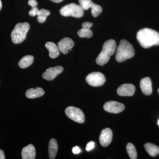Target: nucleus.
<instances>
[{
    "instance_id": "18",
    "label": "nucleus",
    "mask_w": 159,
    "mask_h": 159,
    "mask_svg": "<svg viewBox=\"0 0 159 159\" xmlns=\"http://www.w3.org/2000/svg\"><path fill=\"white\" fill-rule=\"evenodd\" d=\"M58 150V145L55 139H51L49 143L48 152L50 159H54L57 155Z\"/></svg>"
},
{
    "instance_id": "11",
    "label": "nucleus",
    "mask_w": 159,
    "mask_h": 159,
    "mask_svg": "<svg viewBox=\"0 0 159 159\" xmlns=\"http://www.w3.org/2000/svg\"><path fill=\"white\" fill-rule=\"evenodd\" d=\"M74 45V43L73 40L68 37L62 39L57 43L60 51L63 54H67L70 50H72Z\"/></svg>"
},
{
    "instance_id": "22",
    "label": "nucleus",
    "mask_w": 159,
    "mask_h": 159,
    "mask_svg": "<svg viewBox=\"0 0 159 159\" xmlns=\"http://www.w3.org/2000/svg\"><path fill=\"white\" fill-rule=\"evenodd\" d=\"M77 34L80 37L90 38L93 36V32L89 29L82 28L77 32Z\"/></svg>"
},
{
    "instance_id": "3",
    "label": "nucleus",
    "mask_w": 159,
    "mask_h": 159,
    "mask_svg": "<svg viewBox=\"0 0 159 159\" xmlns=\"http://www.w3.org/2000/svg\"><path fill=\"white\" fill-rule=\"evenodd\" d=\"M116 49V43L114 39H109L106 41L102 46V51L96 59L97 64L101 66L106 64L115 53Z\"/></svg>"
},
{
    "instance_id": "19",
    "label": "nucleus",
    "mask_w": 159,
    "mask_h": 159,
    "mask_svg": "<svg viewBox=\"0 0 159 159\" xmlns=\"http://www.w3.org/2000/svg\"><path fill=\"white\" fill-rule=\"evenodd\" d=\"M145 150L152 157H156L159 154V147L151 143H147L144 145Z\"/></svg>"
},
{
    "instance_id": "5",
    "label": "nucleus",
    "mask_w": 159,
    "mask_h": 159,
    "mask_svg": "<svg viewBox=\"0 0 159 159\" xmlns=\"http://www.w3.org/2000/svg\"><path fill=\"white\" fill-rule=\"evenodd\" d=\"M84 11L80 5L75 3H70L61 7L59 11L62 16L80 18L82 17L84 14Z\"/></svg>"
},
{
    "instance_id": "25",
    "label": "nucleus",
    "mask_w": 159,
    "mask_h": 159,
    "mask_svg": "<svg viewBox=\"0 0 159 159\" xmlns=\"http://www.w3.org/2000/svg\"><path fill=\"white\" fill-rule=\"evenodd\" d=\"M95 147V143L93 142H90L88 143L86 147V150L87 151H90L93 150Z\"/></svg>"
},
{
    "instance_id": "21",
    "label": "nucleus",
    "mask_w": 159,
    "mask_h": 159,
    "mask_svg": "<svg viewBox=\"0 0 159 159\" xmlns=\"http://www.w3.org/2000/svg\"><path fill=\"white\" fill-rule=\"evenodd\" d=\"M126 151L129 156L131 159H136L137 157V152L135 147L132 143H129L126 145Z\"/></svg>"
},
{
    "instance_id": "24",
    "label": "nucleus",
    "mask_w": 159,
    "mask_h": 159,
    "mask_svg": "<svg viewBox=\"0 0 159 159\" xmlns=\"http://www.w3.org/2000/svg\"><path fill=\"white\" fill-rule=\"evenodd\" d=\"M39 9L37 7H35L34 8H31V9L29 11V15L30 16H34L37 15L38 11Z\"/></svg>"
},
{
    "instance_id": "27",
    "label": "nucleus",
    "mask_w": 159,
    "mask_h": 159,
    "mask_svg": "<svg viewBox=\"0 0 159 159\" xmlns=\"http://www.w3.org/2000/svg\"><path fill=\"white\" fill-rule=\"evenodd\" d=\"M93 26V24L89 22H85L83 23L82 24V28H85V29H90Z\"/></svg>"
},
{
    "instance_id": "33",
    "label": "nucleus",
    "mask_w": 159,
    "mask_h": 159,
    "mask_svg": "<svg viewBox=\"0 0 159 159\" xmlns=\"http://www.w3.org/2000/svg\"><path fill=\"white\" fill-rule=\"evenodd\" d=\"M158 125H159V119L158 121Z\"/></svg>"
},
{
    "instance_id": "30",
    "label": "nucleus",
    "mask_w": 159,
    "mask_h": 159,
    "mask_svg": "<svg viewBox=\"0 0 159 159\" xmlns=\"http://www.w3.org/2000/svg\"><path fill=\"white\" fill-rule=\"evenodd\" d=\"M5 153L4 151L2 149H0V159H5Z\"/></svg>"
},
{
    "instance_id": "9",
    "label": "nucleus",
    "mask_w": 159,
    "mask_h": 159,
    "mask_svg": "<svg viewBox=\"0 0 159 159\" xmlns=\"http://www.w3.org/2000/svg\"><path fill=\"white\" fill-rule=\"evenodd\" d=\"M104 110L111 113L118 114L125 109V106L120 102L110 101L106 102L103 106Z\"/></svg>"
},
{
    "instance_id": "10",
    "label": "nucleus",
    "mask_w": 159,
    "mask_h": 159,
    "mask_svg": "<svg viewBox=\"0 0 159 159\" xmlns=\"http://www.w3.org/2000/svg\"><path fill=\"white\" fill-rule=\"evenodd\" d=\"M63 71V68L61 66H58L50 67L47 69L43 74L42 77L44 79L48 80H53L58 74H61Z\"/></svg>"
},
{
    "instance_id": "15",
    "label": "nucleus",
    "mask_w": 159,
    "mask_h": 159,
    "mask_svg": "<svg viewBox=\"0 0 159 159\" xmlns=\"http://www.w3.org/2000/svg\"><path fill=\"white\" fill-rule=\"evenodd\" d=\"M35 149L32 144L27 145L23 148L21 152L23 159H34L35 158Z\"/></svg>"
},
{
    "instance_id": "1",
    "label": "nucleus",
    "mask_w": 159,
    "mask_h": 159,
    "mask_svg": "<svg viewBox=\"0 0 159 159\" xmlns=\"http://www.w3.org/2000/svg\"><path fill=\"white\" fill-rule=\"evenodd\" d=\"M137 39L140 45L145 48L159 45V33L152 29H141L137 33Z\"/></svg>"
},
{
    "instance_id": "31",
    "label": "nucleus",
    "mask_w": 159,
    "mask_h": 159,
    "mask_svg": "<svg viewBox=\"0 0 159 159\" xmlns=\"http://www.w3.org/2000/svg\"><path fill=\"white\" fill-rule=\"evenodd\" d=\"M50 1L54 3H59L62 2L63 0H50Z\"/></svg>"
},
{
    "instance_id": "29",
    "label": "nucleus",
    "mask_w": 159,
    "mask_h": 159,
    "mask_svg": "<svg viewBox=\"0 0 159 159\" xmlns=\"http://www.w3.org/2000/svg\"><path fill=\"white\" fill-rule=\"evenodd\" d=\"M47 17H44L42 16H38L37 20L39 22L42 23L45 21Z\"/></svg>"
},
{
    "instance_id": "28",
    "label": "nucleus",
    "mask_w": 159,
    "mask_h": 159,
    "mask_svg": "<svg viewBox=\"0 0 159 159\" xmlns=\"http://www.w3.org/2000/svg\"><path fill=\"white\" fill-rule=\"evenodd\" d=\"M72 151H73V153L75 154H77L80 153L81 150H80V148H79V147L75 146V147L73 148V149H72Z\"/></svg>"
},
{
    "instance_id": "14",
    "label": "nucleus",
    "mask_w": 159,
    "mask_h": 159,
    "mask_svg": "<svg viewBox=\"0 0 159 159\" xmlns=\"http://www.w3.org/2000/svg\"><path fill=\"white\" fill-rule=\"evenodd\" d=\"M140 84L143 94L146 96H149L152 93V84L149 77H145L141 80Z\"/></svg>"
},
{
    "instance_id": "17",
    "label": "nucleus",
    "mask_w": 159,
    "mask_h": 159,
    "mask_svg": "<svg viewBox=\"0 0 159 159\" xmlns=\"http://www.w3.org/2000/svg\"><path fill=\"white\" fill-rule=\"evenodd\" d=\"M44 94V91L41 88H31L28 90L26 92V96L29 99H34L42 97Z\"/></svg>"
},
{
    "instance_id": "23",
    "label": "nucleus",
    "mask_w": 159,
    "mask_h": 159,
    "mask_svg": "<svg viewBox=\"0 0 159 159\" xmlns=\"http://www.w3.org/2000/svg\"><path fill=\"white\" fill-rule=\"evenodd\" d=\"M50 14V11L45 9H41L38 11L37 16H42L47 17Z\"/></svg>"
},
{
    "instance_id": "7",
    "label": "nucleus",
    "mask_w": 159,
    "mask_h": 159,
    "mask_svg": "<svg viewBox=\"0 0 159 159\" xmlns=\"http://www.w3.org/2000/svg\"><path fill=\"white\" fill-rule=\"evenodd\" d=\"M86 81L92 86L99 87L105 83L106 79L102 73L96 72L89 74L86 78Z\"/></svg>"
},
{
    "instance_id": "32",
    "label": "nucleus",
    "mask_w": 159,
    "mask_h": 159,
    "mask_svg": "<svg viewBox=\"0 0 159 159\" xmlns=\"http://www.w3.org/2000/svg\"><path fill=\"white\" fill-rule=\"evenodd\" d=\"M2 1L0 0V10L2 9Z\"/></svg>"
},
{
    "instance_id": "13",
    "label": "nucleus",
    "mask_w": 159,
    "mask_h": 159,
    "mask_svg": "<svg viewBox=\"0 0 159 159\" xmlns=\"http://www.w3.org/2000/svg\"><path fill=\"white\" fill-rule=\"evenodd\" d=\"M135 87L132 84H125L120 86L117 89V93L122 97H131L134 93Z\"/></svg>"
},
{
    "instance_id": "26",
    "label": "nucleus",
    "mask_w": 159,
    "mask_h": 159,
    "mask_svg": "<svg viewBox=\"0 0 159 159\" xmlns=\"http://www.w3.org/2000/svg\"><path fill=\"white\" fill-rule=\"evenodd\" d=\"M28 4L31 6V8L36 7L38 5L37 1L36 0H29Z\"/></svg>"
},
{
    "instance_id": "8",
    "label": "nucleus",
    "mask_w": 159,
    "mask_h": 159,
    "mask_svg": "<svg viewBox=\"0 0 159 159\" xmlns=\"http://www.w3.org/2000/svg\"><path fill=\"white\" fill-rule=\"evenodd\" d=\"M79 5L84 10L91 9V13L94 17H97L102 12V9L101 6L95 4L92 0H78Z\"/></svg>"
},
{
    "instance_id": "4",
    "label": "nucleus",
    "mask_w": 159,
    "mask_h": 159,
    "mask_svg": "<svg viewBox=\"0 0 159 159\" xmlns=\"http://www.w3.org/2000/svg\"><path fill=\"white\" fill-rule=\"evenodd\" d=\"M29 29L30 25L28 23H19L16 24L11 34L12 43L14 44L22 43L25 39Z\"/></svg>"
},
{
    "instance_id": "20",
    "label": "nucleus",
    "mask_w": 159,
    "mask_h": 159,
    "mask_svg": "<svg viewBox=\"0 0 159 159\" xmlns=\"http://www.w3.org/2000/svg\"><path fill=\"white\" fill-rule=\"evenodd\" d=\"M34 57L32 55H26L19 62L18 65L22 69L26 68L33 63Z\"/></svg>"
},
{
    "instance_id": "6",
    "label": "nucleus",
    "mask_w": 159,
    "mask_h": 159,
    "mask_svg": "<svg viewBox=\"0 0 159 159\" xmlns=\"http://www.w3.org/2000/svg\"><path fill=\"white\" fill-rule=\"evenodd\" d=\"M66 115L70 119L77 123H82L84 122V115L81 110L74 107H69L65 110Z\"/></svg>"
},
{
    "instance_id": "34",
    "label": "nucleus",
    "mask_w": 159,
    "mask_h": 159,
    "mask_svg": "<svg viewBox=\"0 0 159 159\" xmlns=\"http://www.w3.org/2000/svg\"></svg>"
},
{
    "instance_id": "2",
    "label": "nucleus",
    "mask_w": 159,
    "mask_h": 159,
    "mask_svg": "<svg viewBox=\"0 0 159 159\" xmlns=\"http://www.w3.org/2000/svg\"><path fill=\"white\" fill-rule=\"evenodd\" d=\"M133 46L125 39L120 41L116 52V59L118 62H122L134 56Z\"/></svg>"
},
{
    "instance_id": "12",
    "label": "nucleus",
    "mask_w": 159,
    "mask_h": 159,
    "mask_svg": "<svg viewBox=\"0 0 159 159\" xmlns=\"http://www.w3.org/2000/svg\"><path fill=\"white\" fill-rule=\"evenodd\" d=\"M112 132L110 128H106L101 131L99 138V142L103 147L108 146L112 139Z\"/></svg>"
},
{
    "instance_id": "16",
    "label": "nucleus",
    "mask_w": 159,
    "mask_h": 159,
    "mask_svg": "<svg viewBox=\"0 0 159 159\" xmlns=\"http://www.w3.org/2000/svg\"><path fill=\"white\" fill-rule=\"evenodd\" d=\"M45 47L48 50L49 56L51 58H55L59 55L60 52L58 46L54 43L48 42L45 43Z\"/></svg>"
}]
</instances>
